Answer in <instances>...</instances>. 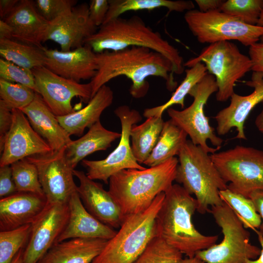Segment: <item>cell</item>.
I'll return each mask as SVG.
<instances>
[{
  "label": "cell",
  "instance_id": "cell-1",
  "mask_svg": "<svg viewBox=\"0 0 263 263\" xmlns=\"http://www.w3.org/2000/svg\"><path fill=\"white\" fill-rule=\"evenodd\" d=\"M96 60L97 72L90 81L92 98L102 86L120 76L132 81L130 93L135 98L147 94L149 89L147 78L150 76L163 78L170 91L177 85L171 62L162 54L149 48L132 46L121 50L104 51L96 54Z\"/></svg>",
  "mask_w": 263,
  "mask_h": 263
},
{
  "label": "cell",
  "instance_id": "cell-2",
  "mask_svg": "<svg viewBox=\"0 0 263 263\" xmlns=\"http://www.w3.org/2000/svg\"><path fill=\"white\" fill-rule=\"evenodd\" d=\"M197 203L181 185L173 184L165 198L155 219V235L168 244L192 258L196 253L216 244L218 235H205L192 221Z\"/></svg>",
  "mask_w": 263,
  "mask_h": 263
},
{
  "label": "cell",
  "instance_id": "cell-3",
  "mask_svg": "<svg viewBox=\"0 0 263 263\" xmlns=\"http://www.w3.org/2000/svg\"><path fill=\"white\" fill-rule=\"evenodd\" d=\"M178 163L174 157L144 169H123L110 178L108 191L120 208L122 222L146 209L158 194L171 187Z\"/></svg>",
  "mask_w": 263,
  "mask_h": 263
},
{
  "label": "cell",
  "instance_id": "cell-4",
  "mask_svg": "<svg viewBox=\"0 0 263 263\" xmlns=\"http://www.w3.org/2000/svg\"><path fill=\"white\" fill-rule=\"evenodd\" d=\"M84 45L95 54L121 50L132 46L141 47L156 51L171 62L172 73L181 75L184 71L183 58L177 48L154 31L138 16L128 19L118 17L102 24L87 38Z\"/></svg>",
  "mask_w": 263,
  "mask_h": 263
},
{
  "label": "cell",
  "instance_id": "cell-5",
  "mask_svg": "<svg viewBox=\"0 0 263 263\" xmlns=\"http://www.w3.org/2000/svg\"><path fill=\"white\" fill-rule=\"evenodd\" d=\"M175 180L190 194H194L197 210L201 214L209 212V206L222 205L219 191L227 188L209 153L200 146L187 140L178 155Z\"/></svg>",
  "mask_w": 263,
  "mask_h": 263
},
{
  "label": "cell",
  "instance_id": "cell-6",
  "mask_svg": "<svg viewBox=\"0 0 263 263\" xmlns=\"http://www.w3.org/2000/svg\"><path fill=\"white\" fill-rule=\"evenodd\" d=\"M164 198L165 192L160 193L146 209L125 218L92 263H132L156 236L155 219Z\"/></svg>",
  "mask_w": 263,
  "mask_h": 263
},
{
  "label": "cell",
  "instance_id": "cell-7",
  "mask_svg": "<svg viewBox=\"0 0 263 263\" xmlns=\"http://www.w3.org/2000/svg\"><path fill=\"white\" fill-rule=\"evenodd\" d=\"M209 212L221 227L223 239L195 256L205 263H244L259 257L261 248L250 243L249 232L227 204L211 207Z\"/></svg>",
  "mask_w": 263,
  "mask_h": 263
},
{
  "label": "cell",
  "instance_id": "cell-8",
  "mask_svg": "<svg viewBox=\"0 0 263 263\" xmlns=\"http://www.w3.org/2000/svg\"><path fill=\"white\" fill-rule=\"evenodd\" d=\"M198 62L204 63L208 73L215 77L218 87L216 98L219 102L230 98L234 93L236 82L252 67L249 56L242 54L237 45L229 41L210 44L196 57L185 62L184 66L190 68Z\"/></svg>",
  "mask_w": 263,
  "mask_h": 263
},
{
  "label": "cell",
  "instance_id": "cell-9",
  "mask_svg": "<svg viewBox=\"0 0 263 263\" xmlns=\"http://www.w3.org/2000/svg\"><path fill=\"white\" fill-rule=\"evenodd\" d=\"M217 91L215 77L207 73L189 93L193 98L189 106L181 111L171 107L167 110L170 120L187 133L191 141L210 154L221 148L223 140L215 134L204 108L210 95Z\"/></svg>",
  "mask_w": 263,
  "mask_h": 263
},
{
  "label": "cell",
  "instance_id": "cell-10",
  "mask_svg": "<svg viewBox=\"0 0 263 263\" xmlns=\"http://www.w3.org/2000/svg\"><path fill=\"white\" fill-rule=\"evenodd\" d=\"M210 156L231 191L249 198L255 191H263V150L237 145Z\"/></svg>",
  "mask_w": 263,
  "mask_h": 263
},
{
  "label": "cell",
  "instance_id": "cell-11",
  "mask_svg": "<svg viewBox=\"0 0 263 263\" xmlns=\"http://www.w3.org/2000/svg\"><path fill=\"white\" fill-rule=\"evenodd\" d=\"M184 19L192 34L202 43L235 40L250 46L263 36V27L247 24L220 10L187 11Z\"/></svg>",
  "mask_w": 263,
  "mask_h": 263
},
{
  "label": "cell",
  "instance_id": "cell-12",
  "mask_svg": "<svg viewBox=\"0 0 263 263\" xmlns=\"http://www.w3.org/2000/svg\"><path fill=\"white\" fill-rule=\"evenodd\" d=\"M114 113L120 119L121 125V137L117 146L102 160L84 159L81 161L82 165L87 169L86 174L90 179L101 180L106 184L109 183L112 176L122 170L146 168L137 162L131 145V131L133 125L141 120L140 113L127 105L118 107Z\"/></svg>",
  "mask_w": 263,
  "mask_h": 263
},
{
  "label": "cell",
  "instance_id": "cell-13",
  "mask_svg": "<svg viewBox=\"0 0 263 263\" xmlns=\"http://www.w3.org/2000/svg\"><path fill=\"white\" fill-rule=\"evenodd\" d=\"M65 148L26 158L37 168L48 203L67 204L73 194L77 191V186L74 180L75 169L66 159Z\"/></svg>",
  "mask_w": 263,
  "mask_h": 263
},
{
  "label": "cell",
  "instance_id": "cell-14",
  "mask_svg": "<svg viewBox=\"0 0 263 263\" xmlns=\"http://www.w3.org/2000/svg\"><path fill=\"white\" fill-rule=\"evenodd\" d=\"M38 93L56 116H64L75 112L72 100L78 97L88 103L92 98V87L85 84L59 76L42 66L32 69Z\"/></svg>",
  "mask_w": 263,
  "mask_h": 263
},
{
  "label": "cell",
  "instance_id": "cell-15",
  "mask_svg": "<svg viewBox=\"0 0 263 263\" xmlns=\"http://www.w3.org/2000/svg\"><path fill=\"white\" fill-rule=\"evenodd\" d=\"M68 203H47L32 222L27 244L24 248L23 263H37L55 244L68 221Z\"/></svg>",
  "mask_w": 263,
  "mask_h": 263
},
{
  "label": "cell",
  "instance_id": "cell-16",
  "mask_svg": "<svg viewBox=\"0 0 263 263\" xmlns=\"http://www.w3.org/2000/svg\"><path fill=\"white\" fill-rule=\"evenodd\" d=\"M13 121L0 153V167L11 165L28 157L52 151L49 144L33 128L19 109L12 110Z\"/></svg>",
  "mask_w": 263,
  "mask_h": 263
},
{
  "label": "cell",
  "instance_id": "cell-17",
  "mask_svg": "<svg viewBox=\"0 0 263 263\" xmlns=\"http://www.w3.org/2000/svg\"><path fill=\"white\" fill-rule=\"evenodd\" d=\"M245 84L254 89L247 95L234 93L230 97L229 105L220 111L215 116L216 131L219 135H224L235 128L237 134L235 138L246 139L244 124L254 107L263 101V73L253 72L251 80Z\"/></svg>",
  "mask_w": 263,
  "mask_h": 263
},
{
  "label": "cell",
  "instance_id": "cell-18",
  "mask_svg": "<svg viewBox=\"0 0 263 263\" xmlns=\"http://www.w3.org/2000/svg\"><path fill=\"white\" fill-rule=\"evenodd\" d=\"M96 28L90 19L89 6L84 3L49 22L46 41L57 43L61 51H69L84 45L85 39Z\"/></svg>",
  "mask_w": 263,
  "mask_h": 263
},
{
  "label": "cell",
  "instance_id": "cell-19",
  "mask_svg": "<svg viewBox=\"0 0 263 263\" xmlns=\"http://www.w3.org/2000/svg\"><path fill=\"white\" fill-rule=\"evenodd\" d=\"M44 51V66L59 76L79 82L96 75V54L86 45L67 52L46 48Z\"/></svg>",
  "mask_w": 263,
  "mask_h": 263
},
{
  "label": "cell",
  "instance_id": "cell-20",
  "mask_svg": "<svg viewBox=\"0 0 263 263\" xmlns=\"http://www.w3.org/2000/svg\"><path fill=\"white\" fill-rule=\"evenodd\" d=\"M74 174L79 181L77 192L87 210L103 224L113 228L120 227L121 210L109 191L82 171L74 169Z\"/></svg>",
  "mask_w": 263,
  "mask_h": 263
},
{
  "label": "cell",
  "instance_id": "cell-21",
  "mask_svg": "<svg viewBox=\"0 0 263 263\" xmlns=\"http://www.w3.org/2000/svg\"><path fill=\"white\" fill-rule=\"evenodd\" d=\"M12 28L13 39L21 42L43 47L49 26L37 10L34 1L21 0L13 11L3 19Z\"/></svg>",
  "mask_w": 263,
  "mask_h": 263
},
{
  "label": "cell",
  "instance_id": "cell-22",
  "mask_svg": "<svg viewBox=\"0 0 263 263\" xmlns=\"http://www.w3.org/2000/svg\"><path fill=\"white\" fill-rule=\"evenodd\" d=\"M45 195L17 192L0 199V231L30 224L47 204Z\"/></svg>",
  "mask_w": 263,
  "mask_h": 263
},
{
  "label": "cell",
  "instance_id": "cell-23",
  "mask_svg": "<svg viewBox=\"0 0 263 263\" xmlns=\"http://www.w3.org/2000/svg\"><path fill=\"white\" fill-rule=\"evenodd\" d=\"M67 224L57 242L74 238H99L109 240L117 231L96 219L85 208L77 191L68 202Z\"/></svg>",
  "mask_w": 263,
  "mask_h": 263
},
{
  "label": "cell",
  "instance_id": "cell-24",
  "mask_svg": "<svg viewBox=\"0 0 263 263\" xmlns=\"http://www.w3.org/2000/svg\"><path fill=\"white\" fill-rule=\"evenodd\" d=\"M20 110L53 151L61 150L72 141L39 94L36 93L33 101Z\"/></svg>",
  "mask_w": 263,
  "mask_h": 263
},
{
  "label": "cell",
  "instance_id": "cell-25",
  "mask_svg": "<svg viewBox=\"0 0 263 263\" xmlns=\"http://www.w3.org/2000/svg\"><path fill=\"white\" fill-rule=\"evenodd\" d=\"M108 240L74 238L55 244L37 263H92Z\"/></svg>",
  "mask_w": 263,
  "mask_h": 263
},
{
  "label": "cell",
  "instance_id": "cell-26",
  "mask_svg": "<svg viewBox=\"0 0 263 263\" xmlns=\"http://www.w3.org/2000/svg\"><path fill=\"white\" fill-rule=\"evenodd\" d=\"M113 99L112 90L104 85L84 108L64 116H56V118L70 136H81L86 128L89 129L100 121L101 114L112 104Z\"/></svg>",
  "mask_w": 263,
  "mask_h": 263
},
{
  "label": "cell",
  "instance_id": "cell-27",
  "mask_svg": "<svg viewBox=\"0 0 263 263\" xmlns=\"http://www.w3.org/2000/svg\"><path fill=\"white\" fill-rule=\"evenodd\" d=\"M120 137L121 133L106 129L99 121L91 126L86 133L77 140H72L66 146V159L75 169L87 156L107 150Z\"/></svg>",
  "mask_w": 263,
  "mask_h": 263
},
{
  "label": "cell",
  "instance_id": "cell-28",
  "mask_svg": "<svg viewBox=\"0 0 263 263\" xmlns=\"http://www.w3.org/2000/svg\"><path fill=\"white\" fill-rule=\"evenodd\" d=\"M164 121L162 117H150L142 124L132 126L130 132L131 149L137 162L143 164L155 146Z\"/></svg>",
  "mask_w": 263,
  "mask_h": 263
},
{
  "label": "cell",
  "instance_id": "cell-29",
  "mask_svg": "<svg viewBox=\"0 0 263 263\" xmlns=\"http://www.w3.org/2000/svg\"><path fill=\"white\" fill-rule=\"evenodd\" d=\"M187 133L170 119L164 122L158 141L144 164L151 167L178 155L185 142Z\"/></svg>",
  "mask_w": 263,
  "mask_h": 263
},
{
  "label": "cell",
  "instance_id": "cell-30",
  "mask_svg": "<svg viewBox=\"0 0 263 263\" xmlns=\"http://www.w3.org/2000/svg\"><path fill=\"white\" fill-rule=\"evenodd\" d=\"M108 1L109 8L103 24L120 17L128 11H151L166 8L169 12H182L193 9L195 7L192 1L183 0H108Z\"/></svg>",
  "mask_w": 263,
  "mask_h": 263
},
{
  "label": "cell",
  "instance_id": "cell-31",
  "mask_svg": "<svg viewBox=\"0 0 263 263\" xmlns=\"http://www.w3.org/2000/svg\"><path fill=\"white\" fill-rule=\"evenodd\" d=\"M44 48L25 44L14 39H0L1 58L30 70L44 65Z\"/></svg>",
  "mask_w": 263,
  "mask_h": 263
},
{
  "label": "cell",
  "instance_id": "cell-32",
  "mask_svg": "<svg viewBox=\"0 0 263 263\" xmlns=\"http://www.w3.org/2000/svg\"><path fill=\"white\" fill-rule=\"evenodd\" d=\"M186 76L181 84L166 102L159 106L146 108L143 115L146 118L162 117L164 112L174 105L184 107V100L190 90L208 73L205 64L198 62L185 70Z\"/></svg>",
  "mask_w": 263,
  "mask_h": 263
},
{
  "label": "cell",
  "instance_id": "cell-33",
  "mask_svg": "<svg viewBox=\"0 0 263 263\" xmlns=\"http://www.w3.org/2000/svg\"><path fill=\"white\" fill-rule=\"evenodd\" d=\"M219 195L223 201L227 204L238 215L244 228L255 231L259 228L261 218L250 198L234 193L228 188L220 190Z\"/></svg>",
  "mask_w": 263,
  "mask_h": 263
},
{
  "label": "cell",
  "instance_id": "cell-34",
  "mask_svg": "<svg viewBox=\"0 0 263 263\" xmlns=\"http://www.w3.org/2000/svg\"><path fill=\"white\" fill-rule=\"evenodd\" d=\"M11 167L17 192L45 195L37 168L34 163L25 158L12 163Z\"/></svg>",
  "mask_w": 263,
  "mask_h": 263
},
{
  "label": "cell",
  "instance_id": "cell-35",
  "mask_svg": "<svg viewBox=\"0 0 263 263\" xmlns=\"http://www.w3.org/2000/svg\"><path fill=\"white\" fill-rule=\"evenodd\" d=\"M31 225L0 231V263H10L17 253L25 248L28 242Z\"/></svg>",
  "mask_w": 263,
  "mask_h": 263
},
{
  "label": "cell",
  "instance_id": "cell-36",
  "mask_svg": "<svg viewBox=\"0 0 263 263\" xmlns=\"http://www.w3.org/2000/svg\"><path fill=\"white\" fill-rule=\"evenodd\" d=\"M179 251L155 236L132 263H176L182 259Z\"/></svg>",
  "mask_w": 263,
  "mask_h": 263
},
{
  "label": "cell",
  "instance_id": "cell-37",
  "mask_svg": "<svg viewBox=\"0 0 263 263\" xmlns=\"http://www.w3.org/2000/svg\"><path fill=\"white\" fill-rule=\"evenodd\" d=\"M263 8V0H227L220 11L247 24L257 25Z\"/></svg>",
  "mask_w": 263,
  "mask_h": 263
},
{
  "label": "cell",
  "instance_id": "cell-38",
  "mask_svg": "<svg viewBox=\"0 0 263 263\" xmlns=\"http://www.w3.org/2000/svg\"><path fill=\"white\" fill-rule=\"evenodd\" d=\"M36 93L26 86L0 78V100L11 110H21L27 106L34 100Z\"/></svg>",
  "mask_w": 263,
  "mask_h": 263
},
{
  "label": "cell",
  "instance_id": "cell-39",
  "mask_svg": "<svg viewBox=\"0 0 263 263\" xmlns=\"http://www.w3.org/2000/svg\"><path fill=\"white\" fill-rule=\"evenodd\" d=\"M0 78L23 85L38 93L32 70L19 66L2 58L0 59Z\"/></svg>",
  "mask_w": 263,
  "mask_h": 263
},
{
  "label": "cell",
  "instance_id": "cell-40",
  "mask_svg": "<svg viewBox=\"0 0 263 263\" xmlns=\"http://www.w3.org/2000/svg\"><path fill=\"white\" fill-rule=\"evenodd\" d=\"M75 0H36L35 6L39 14L49 22L69 12L75 6Z\"/></svg>",
  "mask_w": 263,
  "mask_h": 263
},
{
  "label": "cell",
  "instance_id": "cell-41",
  "mask_svg": "<svg viewBox=\"0 0 263 263\" xmlns=\"http://www.w3.org/2000/svg\"><path fill=\"white\" fill-rule=\"evenodd\" d=\"M109 8L107 0H92L89 6V18L96 27L104 23Z\"/></svg>",
  "mask_w": 263,
  "mask_h": 263
},
{
  "label": "cell",
  "instance_id": "cell-42",
  "mask_svg": "<svg viewBox=\"0 0 263 263\" xmlns=\"http://www.w3.org/2000/svg\"><path fill=\"white\" fill-rule=\"evenodd\" d=\"M17 192L11 165L0 167V198L8 196Z\"/></svg>",
  "mask_w": 263,
  "mask_h": 263
},
{
  "label": "cell",
  "instance_id": "cell-43",
  "mask_svg": "<svg viewBox=\"0 0 263 263\" xmlns=\"http://www.w3.org/2000/svg\"><path fill=\"white\" fill-rule=\"evenodd\" d=\"M13 121L12 110L0 100V151H2L5 137L9 131Z\"/></svg>",
  "mask_w": 263,
  "mask_h": 263
},
{
  "label": "cell",
  "instance_id": "cell-44",
  "mask_svg": "<svg viewBox=\"0 0 263 263\" xmlns=\"http://www.w3.org/2000/svg\"><path fill=\"white\" fill-rule=\"evenodd\" d=\"M248 53L252 62L251 71L263 73V43L257 42L249 46Z\"/></svg>",
  "mask_w": 263,
  "mask_h": 263
},
{
  "label": "cell",
  "instance_id": "cell-45",
  "mask_svg": "<svg viewBox=\"0 0 263 263\" xmlns=\"http://www.w3.org/2000/svg\"><path fill=\"white\" fill-rule=\"evenodd\" d=\"M249 198L252 201L255 209L261 218L259 232L263 236V191H255L251 193Z\"/></svg>",
  "mask_w": 263,
  "mask_h": 263
},
{
  "label": "cell",
  "instance_id": "cell-46",
  "mask_svg": "<svg viewBox=\"0 0 263 263\" xmlns=\"http://www.w3.org/2000/svg\"><path fill=\"white\" fill-rule=\"evenodd\" d=\"M225 0H195L199 11L207 12L214 10H220Z\"/></svg>",
  "mask_w": 263,
  "mask_h": 263
},
{
  "label": "cell",
  "instance_id": "cell-47",
  "mask_svg": "<svg viewBox=\"0 0 263 263\" xmlns=\"http://www.w3.org/2000/svg\"><path fill=\"white\" fill-rule=\"evenodd\" d=\"M19 0H0V17L1 19H4L13 11Z\"/></svg>",
  "mask_w": 263,
  "mask_h": 263
},
{
  "label": "cell",
  "instance_id": "cell-48",
  "mask_svg": "<svg viewBox=\"0 0 263 263\" xmlns=\"http://www.w3.org/2000/svg\"><path fill=\"white\" fill-rule=\"evenodd\" d=\"M12 28L4 20H0V39H13Z\"/></svg>",
  "mask_w": 263,
  "mask_h": 263
},
{
  "label": "cell",
  "instance_id": "cell-49",
  "mask_svg": "<svg viewBox=\"0 0 263 263\" xmlns=\"http://www.w3.org/2000/svg\"><path fill=\"white\" fill-rule=\"evenodd\" d=\"M259 242L261 246V252L259 257L255 260L247 259L244 263H263V236L258 230H256Z\"/></svg>",
  "mask_w": 263,
  "mask_h": 263
},
{
  "label": "cell",
  "instance_id": "cell-50",
  "mask_svg": "<svg viewBox=\"0 0 263 263\" xmlns=\"http://www.w3.org/2000/svg\"><path fill=\"white\" fill-rule=\"evenodd\" d=\"M255 124L259 131L263 134V110L256 117Z\"/></svg>",
  "mask_w": 263,
  "mask_h": 263
},
{
  "label": "cell",
  "instance_id": "cell-51",
  "mask_svg": "<svg viewBox=\"0 0 263 263\" xmlns=\"http://www.w3.org/2000/svg\"><path fill=\"white\" fill-rule=\"evenodd\" d=\"M176 263H205L201 260L198 258L194 256L192 258H186L185 259H182Z\"/></svg>",
  "mask_w": 263,
  "mask_h": 263
},
{
  "label": "cell",
  "instance_id": "cell-52",
  "mask_svg": "<svg viewBox=\"0 0 263 263\" xmlns=\"http://www.w3.org/2000/svg\"><path fill=\"white\" fill-rule=\"evenodd\" d=\"M24 248L21 249L15 255L10 263H23Z\"/></svg>",
  "mask_w": 263,
  "mask_h": 263
},
{
  "label": "cell",
  "instance_id": "cell-53",
  "mask_svg": "<svg viewBox=\"0 0 263 263\" xmlns=\"http://www.w3.org/2000/svg\"><path fill=\"white\" fill-rule=\"evenodd\" d=\"M257 25L263 27V8L262 11ZM260 40L261 43H263V36L261 37Z\"/></svg>",
  "mask_w": 263,
  "mask_h": 263
}]
</instances>
